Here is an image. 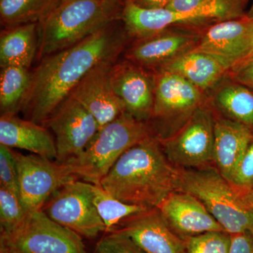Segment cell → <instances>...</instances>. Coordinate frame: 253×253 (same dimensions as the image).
Listing matches in <instances>:
<instances>
[{"label":"cell","mask_w":253,"mask_h":253,"mask_svg":"<svg viewBox=\"0 0 253 253\" xmlns=\"http://www.w3.org/2000/svg\"><path fill=\"white\" fill-rule=\"evenodd\" d=\"M112 23L76 45L42 59L31 71L21 112L42 125L92 68L116 62L131 39L124 25Z\"/></svg>","instance_id":"cell-1"},{"label":"cell","mask_w":253,"mask_h":253,"mask_svg":"<svg viewBox=\"0 0 253 253\" xmlns=\"http://www.w3.org/2000/svg\"><path fill=\"white\" fill-rule=\"evenodd\" d=\"M177 169L172 166L156 135L126 151L100 185L113 197L127 204L156 208L176 191Z\"/></svg>","instance_id":"cell-2"},{"label":"cell","mask_w":253,"mask_h":253,"mask_svg":"<svg viewBox=\"0 0 253 253\" xmlns=\"http://www.w3.org/2000/svg\"><path fill=\"white\" fill-rule=\"evenodd\" d=\"M124 4L122 0H59L38 23L36 59L40 62L122 21Z\"/></svg>","instance_id":"cell-3"},{"label":"cell","mask_w":253,"mask_h":253,"mask_svg":"<svg viewBox=\"0 0 253 253\" xmlns=\"http://www.w3.org/2000/svg\"><path fill=\"white\" fill-rule=\"evenodd\" d=\"M176 191H185L200 200L229 234L249 232L253 235V210L244 204L239 191L219 171L177 169Z\"/></svg>","instance_id":"cell-4"},{"label":"cell","mask_w":253,"mask_h":253,"mask_svg":"<svg viewBox=\"0 0 253 253\" xmlns=\"http://www.w3.org/2000/svg\"><path fill=\"white\" fill-rule=\"evenodd\" d=\"M153 135L154 129L149 123L137 121L126 112L101 128L85 150L66 163L78 178L100 184L126 151Z\"/></svg>","instance_id":"cell-5"},{"label":"cell","mask_w":253,"mask_h":253,"mask_svg":"<svg viewBox=\"0 0 253 253\" xmlns=\"http://www.w3.org/2000/svg\"><path fill=\"white\" fill-rule=\"evenodd\" d=\"M0 253H87L83 237L48 217L28 213L16 229L0 234Z\"/></svg>","instance_id":"cell-6"},{"label":"cell","mask_w":253,"mask_h":253,"mask_svg":"<svg viewBox=\"0 0 253 253\" xmlns=\"http://www.w3.org/2000/svg\"><path fill=\"white\" fill-rule=\"evenodd\" d=\"M214 120L206 101L174 134L158 139L168 161L180 169H199L213 161Z\"/></svg>","instance_id":"cell-7"},{"label":"cell","mask_w":253,"mask_h":253,"mask_svg":"<svg viewBox=\"0 0 253 253\" xmlns=\"http://www.w3.org/2000/svg\"><path fill=\"white\" fill-rule=\"evenodd\" d=\"M91 186L78 179L68 181L55 191L42 210L52 220L82 237L96 239L107 230L93 203Z\"/></svg>","instance_id":"cell-8"},{"label":"cell","mask_w":253,"mask_h":253,"mask_svg":"<svg viewBox=\"0 0 253 253\" xmlns=\"http://www.w3.org/2000/svg\"><path fill=\"white\" fill-rule=\"evenodd\" d=\"M154 73L152 118L168 128V138L180 129L193 113L207 101V94L175 73L163 70Z\"/></svg>","instance_id":"cell-9"},{"label":"cell","mask_w":253,"mask_h":253,"mask_svg":"<svg viewBox=\"0 0 253 253\" xmlns=\"http://www.w3.org/2000/svg\"><path fill=\"white\" fill-rule=\"evenodd\" d=\"M13 151L17 164L20 199L28 214L41 210L56 190L78 179L67 163Z\"/></svg>","instance_id":"cell-10"},{"label":"cell","mask_w":253,"mask_h":253,"mask_svg":"<svg viewBox=\"0 0 253 253\" xmlns=\"http://www.w3.org/2000/svg\"><path fill=\"white\" fill-rule=\"evenodd\" d=\"M42 126L54 134L56 161L66 163L78 157L99 130L90 113L72 96L66 98Z\"/></svg>","instance_id":"cell-11"},{"label":"cell","mask_w":253,"mask_h":253,"mask_svg":"<svg viewBox=\"0 0 253 253\" xmlns=\"http://www.w3.org/2000/svg\"><path fill=\"white\" fill-rule=\"evenodd\" d=\"M200 40L197 26L176 25L128 48L126 59L155 72L179 56L196 49Z\"/></svg>","instance_id":"cell-12"},{"label":"cell","mask_w":253,"mask_h":253,"mask_svg":"<svg viewBox=\"0 0 253 253\" xmlns=\"http://www.w3.org/2000/svg\"><path fill=\"white\" fill-rule=\"evenodd\" d=\"M200 40L196 50L215 56L230 70L247 59L253 51V18L241 17L197 26Z\"/></svg>","instance_id":"cell-13"},{"label":"cell","mask_w":253,"mask_h":253,"mask_svg":"<svg viewBox=\"0 0 253 253\" xmlns=\"http://www.w3.org/2000/svg\"><path fill=\"white\" fill-rule=\"evenodd\" d=\"M111 80L126 112L137 121L148 123L154 111V73L126 59L113 63Z\"/></svg>","instance_id":"cell-14"},{"label":"cell","mask_w":253,"mask_h":253,"mask_svg":"<svg viewBox=\"0 0 253 253\" xmlns=\"http://www.w3.org/2000/svg\"><path fill=\"white\" fill-rule=\"evenodd\" d=\"M115 63L103 62L95 66L69 95L91 113L99 129L126 113L111 83V70Z\"/></svg>","instance_id":"cell-15"},{"label":"cell","mask_w":253,"mask_h":253,"mask_svg":"<svg viewBox=\"0 0 253 253\" xmlns=\"http://www.w3.org/2000/svg\"><path fill=\"white\" fill-rule=\"evenodd\" d=\"M157 208L169 229L181 239L224 231L200 200L185 191H173Z\"/></svg>","instance_id":"cell-16"},{"label":"cell","mask_w":253,"mask_h":253,"mask_svg":"<svg viewBox=\"0 0 253 253\" xmlns=\"http://www.w3.org/2000/svg\"><path fill=\"white\" fill-rule=\"evenodd\" d=\"M116 229L129 236L144 253L182 251L183 240L169 229L157 208L126 218Z\"/></svg>","instance_id":"cell-17"},{"label":"cell","mask_w":253,"mask_h":253,"mask_svg":"<svg viewBox=\"0 0 253 253\" xmlns=\"http://www.w3.org/2000/svg\"><path fill=\"white\" fill-rule=\"evenodd\" d=\"M0 144L26 150L51 160L57 157L55 139L47 128L16 116H1Z\"/></svg>","instance_id":"cell-18"},{"label":"cell","mask_w":253,"mask_h":253,"mask_svg":"<svg viewBox=\"0 0 253 253\" xmlns=\"http://www.w3.org/2000/svg\"><path fill=\"white\" fill-rule=\"evenodd\" d=\"M214 130L213 161L229 181L253 139V131L229 118H215Z\"/></svg>","instance_id":"cell-19"},{"label":"cell","mask_w":253,"mask_h":253,"mask_svg":"<svg viewBox=\"0 0 253 253\" xmlns=\"http://www.w3.org/2000/svg\"><path fill=\"white\" fill-rule=\"evenodd\" d=\"M160 70L179 75L207 94L224 81L230 68L215 56L194 49Z\"/></svg>","instance_id":"cell-20"},{"label":"cell","mask_w":253,"mask_h":253,"mask_svg":"<svg viewBox=\"0 0 253 253\" xmlns=\"http://www.w3.org/2000/svg\"><path fill=\"white\" fill-rule=\"evenodd\" d=\"M38 23L7 28L0 37V66H18L29 69L37 56Z\"/></svg>","instance_id":"cell-21"},{"label":"cell","mask_w":253,"mask_h":253,"mask_svg":"<svg viewBox=\"0 0 253 253\" xmlns=\"http://www.w3.org/2000/svg\"><path fill=\"white\" fill-rule=\"evenodd\" d=\"M122 22L131 38L145 39L161 33L171 26L180 25V13L163 9H146L125 0Z\"/></svg>","instance_id":"cell-22"},{"label":"cell","mask_w":253,"mask_h":253,"mask_svg":"<svg viewBox=\"0 0 253 253\" xmlns=\"http://www.w3.org/2000/svg\"><path fill=\"white\" fill-rule=\"evenodd\" d=\"M214 106L229 119L241 123L253 131V91L230 78L213 89Z\"/></svg>","instance_id":"cell-23"},{"label":"cell","mask_w":253,"mask_h":253,"mask_svg":"<svg viewBox=\"0 0 253 253\" xmlns=\"http://www.w3.org/2000/svg\"><path fill=\"white\" fill-rule=\"evenodd\" d=\"M31 81V72L28 68L18 66L1 68V116H16V113L21 111Z\"/></svg>","instance_id":"cell-24"},{"label":"cell","mask_w":253,"mask_h":253,"mask_svg":"<svg viewBox=\"0 0 253 253\" xmlns=\"http://www.w3.org/2000/svg\"><path fill=\"white\" fill-rule=\"evenodd\" d=\"M59 0H0L1 24L6 28L38 23Z\"/></svg>","instance_id":"cell-25"},{"label":"cell","mask_w":253,"mask_h":253,"mask_svg":"<svg viewBox=\"0 0 253 253\" xmlns=\"http://www.w3.org/2000/svg\"><path fill=\"white\" fill-rule=\"evenodd\" d=\"M93 203L104 221L106 232L116 229L124 219L144 212L147 208L123 202L106 192L100 184H91Z\"/></svg>","instance_id":"cell-26"},{"label":"cell","mask_w":253,"mask_h":253,"mask_svg":"<svg viewBox=\"0 0 253 253\" xmlns=\"http://www.w3.org/2000/svg\"><path fill=\"white\" fill-rule=\"evenodd\" d=\"M230 246V234L209 231L183 240L181 253H229Z\"/></svg>","instance_id":"cell-27"},{"label":"cell","mask_w":253,"mask_h":253,"mask_svg":"<svg viewBox=\"0 0 253 253\" xmlns=\"http://www.w3.org/2000/svg\"><path fill=\"white\" fill-rule=\"evenodd\" d=\"M28 213L19 196L0 186V228L6 232L18 227Z\"/></svg>","instance_id":"cell-28"},{"label":"cell","mask_w":253,"mask_h":253,"mask_svg":"<svg viewBox=\"0 0 253 253\" xmlns=\"http://www.w3.org/2000/svg\"><path fill=\"white\" fill-rule=\"evenodd\" d=\"M95 253H144L134 241L118 229L107 232L95 247Z\"/></svg>","instance_id":"cell-29"},{"label":"cell","mask_w":253,"mask_h":253,"mask_svg":"<svg viewBox=\"0 0 253 253\" xmlns=\"http://www.w3.org/2000/svg\"><path fill=\"white\" fill-rule=\"evenodd\" d=\"M0 186L19 196L18 168L14 151L2 144H0Z\"/></svg>","instance_id":"cell-30"},{"label":"cell","mask_w":253,"mask_h":253,"mask_svg":"<svg viewBox=\"0 0 253 253\" xmlns=\"http://www.w3.org/2000/svg\"><path fill=\"white\" fill-rule=\"evenodd\" d=\"M228 181L239 193L253 189V139Z\"/></svg>","instance_id":"cell-31"},{"label":"cell","mask_w":253,"mask_h":253,"mask_svg":"<svg viewBox=\"0 0 253 253\" xmlns=\"http://www.w3.org/2000/svg\"><path fill=\"white\" fill-rule=\"evenodd\" d=\"M229 76L233 81L251 88L253 86V56L231 68Z\"/></svg>","instance_id":"cell-32"},{"label":"cell","mask_w":253,"mask_h":253,"mask_svg":"<svg viewBox=\"0 0 253 253\" xmlns=\"http://www.w3.org/2000/svg\"><path fill=\"white\" fill-rule=\"evenodd\" d=\"M229 253H253V235L244 232L231 234Z\"/></svg>","instance_id":"cell-33"},{"label":"cell","mask_w":253,"mask_h":253,"mask_svg":"<svg viewBox=\"0 0 253 253\" xmlns=\"http://www.w3.org/2000/svg\"><path fill=\"white\" fill-rule=\"evenodd\" d=\"M206 1L207 0H172L166 8L174 12L184 14L191 12Z\"/></svg>","instance_id":"cell-34"},{"label":"cell","mask_w":253,"mask_h":253,"mask_svg":"<svg viewBox=\"0 0 253 253\" xmlns=\"http://www.w3.org/2000/svg\"><path fill=\"white\" fill-rule=\"evenodd\" d=\"M134 4L146 9L166 8L172 0H131Z\"/></svg>","instance_id":"cell-35"},{"label":"cell","mask_w":253,"mask_h":253,"mask_svg":"<svg viewBox=\"0 0 253 253\" xmlns=\"http://www.w3.org/2000/svg\"><path fill=\"white\" fill-rule=\"evenodd\" d=\"M241 199L244 201V204L248 207L253 210V189L246 191L244 193H239Z\"/></svg>","instance_id":"cell-36"},{"label":"cell","mask_w":253,"mask_h":253,"mask_svg":"<svg viewBox=\"0 0 253 253\" xmlns=\"http://www.w3.org/2000/svg\"><path fill=\"white\" fill-rule=\"evenodd\" d=\"M247 14L249 15L250 17L253 18V1L252 5H251V8H250V9L249 10V11H247ZM252 56H253V52L251 53V54L250 55L249 57H248L247 59H249V58L252 57ZM244 61H245V60H244ZM242 62H243V61H242Z\"/></svg>","instance_id":"cell-37"},{"label":"cell","mask_w":253,"mask_h":253,"mask_svg":"<svg viewBox=\"0 0 253 253\" xmlns=\"http://www.w3.org/2000/svg\"><path fill=\"white\" fill-rule=\"evenodd\" d=\"M243 1H244V4L246 5L248 4V2H249V0H243Z\"/></svg>","instance_id":"cell-38"},{"label":"cell","mask_w":253,"mask_h":253,"mask_svg":"<svg viewBox=\"0 0 253 253\" xmlns=\"http://www.w3.org/2000/svg\"><path fill=\"white\" fill-rule=\"evenodd\" d=\"M250 89H252V90L253 91V87L250 88Z\"/></svg>","instance_id":"cell-39"}]
</instances>
